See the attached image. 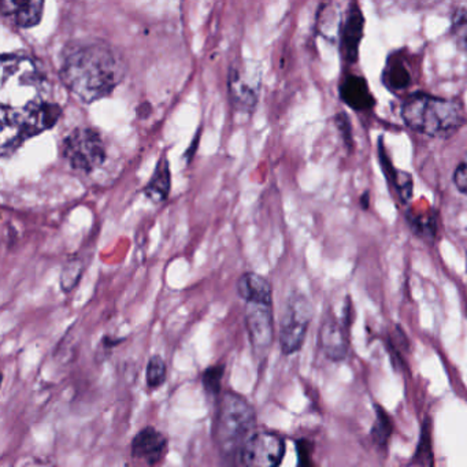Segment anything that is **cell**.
<instances>
[{"mask_svg": "<svg viewBox=\"0 0 467 467\" xmlns=\"http://www.w3.org/2000/svg\"><path fill=\"white\" fill-rule=\"evenodd\" d=\"M171 188V166H169L168 158L163 155L160 162L157 163L154 174L149 184L144 188L143 193L152 203H162L168 199Z\"/></svg>", "mask_w": 467, "mask_h": 467, "instance_id": "obj_16", "label": "cell"}, {"mask_svg": "<svg viewBox=\"0 0 467 467\" xmlns=\"http://www.w3.org/2000/svg\"><path fill=\"white\" fill-rule=\"evenodd\" d=\"M166 371L168 368H166V363L162 358L155 355L150 359L149 366H147V384L151 389H157L166 381Z\"/></svg>", "mask_w": 467, "mask_h": 467, "instance_id": "obj_20", "label": "cell"}, {"mask_svg": "<svg viewBox=\"0 0 467 467\" xmlns=\"http://www.w3.org/2000/svg\"><path fill=\"white\" fill-rule=\"evenodd\" d=\"M313 317L307 297L295 294L286 302L280 327V343L284 354L299 351Z\"/></svg>", "mask_w": 467, "mask_h": 467, "instance_id": "obj_6", "label": "cell"}, {"mask_svg": "<svg viewBox=\"0 0 467 467\" xmlns=\"http://www.w3.org/2000/svg\"><path fill=\"white\" fill-rule=\"evenodd\" d=\"M272 306L247 303L245 307V325L254 351L258 355L266 354L275 337Z\"/></svg>", "mask_w": 467, "mask_h": 467, "instance_id": "obj_9", "label": "cell"}, {"mask_svg": "<svg viewBox=\"0 0 467 467\" xmlns=\"http://www.w3.org/2000/svg\"><path fill=\"white\" fill-rule=\"evenodd\" d=\"M256 425L255 411L243 396L225 392L215 418L214 436L221 452L234 453L244 447Z\"/></svg>", "mask_w": 467, "mask_h": 467, "instance_id": "obj_4", "label": "cell"}, {"mask_svg": "<svg viewBox=\"0 0 467 467\" xmlns=\"http://www.w3.org/2000/svg\"><path fill=\"white\" fill-rule=\"evenodd\" d=\"M340 97L349 108L358 111L368 110L373 108V95L370 94L368 83L360 76H348L340 86Z\"/></svg>", "mask_w": 467, "mask_h": 467, "instance_id": "obj_14", "label": "cell"}, {"mask_svg": "<svg viewBox=\"0 0 467 467\" xmlns=\"http://www.w3.org/2000/svg\"><path fill=\"white\" fill-rule=\"evenodd\" d=\"M297 448V466L296 467H313V459H311V444L307 440H299Z\"/></svg>", "mask_w": 467, "mask_h": 467, "instance_id": "obj_23", "label": "cell"}, {"mask_svg": "<svg viewBox=\"0 0 467 467\" xmlns=\"http://www.w3.org/2000/svg\"><path fill=\"white\" fill-rule=\"evenodd\" d=\"M392 420L389 415L381 407H377L376 422L371 429V437H373L374 442L379 445H387L388 440L392 434Z\"/></svg>", "mask_w": 467, "mask_h": 467, "instance_id": "obj_18", "label": "cell"}, {"mask_svg": "<svg viewBox=\"0 0 467 467\" xmlns=\"http://www.w3.org/2000/svg\"><path fill=\"white\" fill-rule=\"evenodd\" d=\"M452 34L459 43L467 46V9L456 10L453 13Z\"/></svg>", "mask_w": 467, "mask_h": 467, "instance_id": "obj_22", "label": "cell"}, {"mask_svg": "<svg viewBox=\"0 0 467 467\" xmlns=\"http://www.w3.org/2000/svg\"><path fill=\"white\" fill-rule=\"evenodd\" d=\"M261 91V72L258 67L239 62L229 67L228 92L232 106L240 111H253Z\"/></svg>", "mask_w": 467, "mask_h": 467, "instance_id": "obj_7", "label": "cell"}, {"mask_svg": "<svg viewBox=\"0 0 467 467\" xmlns=\"http://www.w3.org/2000/svg\"><path fill=\"white\" fill-rule=\"evenodd\" d=\"M237 294L245 303L273 305L272 285L266 278L256 273H245L239 278Z\"/></svg>", "mask_w": 467, "mask_h": 467, "instance_id": "obj_15", "label": "cell"}, {"mask_svg": "<svg viewBox=\"0 0 467 467\" xmlns=\"http://www.w3.org/2000/svg\"><path fill=\"white\" fill-rule=\"evenodd\" d=\"M453 182H455V187L458 188L462 193L467 195V155L464 157V160L459 163L458 168H456L455 173H453Z\"/></svg>", "mask_w": 467, "mask_h": 467, "instance_id": "obj_24", "label": "cell"}, {"mask_svg": "<svg viewBox=\"0 0 467 467\" xmlns=\"http://www.w3.org/2000/svg\"><path fill=\"white\" fill-rule=\"evenodd\" d=\"M363 26H365V20H363L359 6L355 4L351 5L347 12L343 32H341V48H343L344 58L347 61H357L358 48H359V43L363 36Z\"/></svg>", "mask_w": 467, "mask_h": 467, "instance_id": "obj_13", "label": "cell"}, {"mask_svg": "<svg viewBox=\"0 0 467 467\" xmlns=\"http://www.w3.org/2000/svg\"><path fill=\"white\" fill-rule=\"evenodd\" d=\"M84 266L78 259L67 262L61 273V288L64 292H70L80 283L83 275Z\"/></svg>", "mask_w": 467, "mask_h": 467, "instance_id": "obj_19", "label": "cell"}, {"mask_svg": "<svg viewBox=\"0 0 467 467\" xmlns=\"http://www.w3.org/2000/svg\"><path fill=\"white\" fill-rule=\"evenodd\" d=\"M168 453V440L155 428H144L132 441V458L144 467H157Z\"/></svg>", "mask_w": 467, "mask_h": 467, "instance_id": "obj_10", "label": "cell"}, {"mask_svg": "<svg viewBox=\"0 0 467 467\" xmlns=\"http://www.w3.org/2000/svg\"><path fill=\"white\" fill-rule=\"evenodd\" d=\"M223 371H225V366L223 365L212 366L204 371L203 384L207 392L213 393V395H218L221 392Z\"/></svg>", "mask_w": 467, "mask_h": 467, "instance_id": "obj_21", "label": "cell"}, {"mask_svg": "<svg viewBox=\"0 0 467 467\" xmlns=\"http://www.w3.org/2000/svg\"><path fill=\"white\" fill-rule=\"evenodd\" d=\"M62 157L76 171L92 173L105 163L108 151L99 130L76 128L64 139Z\"/></svg>", "mask_w": 467, "mask_h": 467, "instance_id": "obj_5", "label": "cell"}, {"mask_svg": "<svg viewBox=\"0 0 467 467\" xmlns=\"http://www.w3.org/2000/svg\"><path fill=\"white\" fill-rule=\"evenodd\" d=\"M62 109L50 100L42 67L23 53L2 56L0 78V152L13 154L24 141L58 122Z\"/></svg>", "mask_w": 467, "mask_h": 467, "instance_id": "obj_1", "label": "cell"}, {"mask_svg": "<svg viewBox=\"0 0 467 467\" xmlns=\"http://www.w3.org/2000/svg\"><path fill=\"white\" fill-rule=\"evenodd\" d=\"M407 127L431 138H444L458 130L464 122L461 103L431 95H411L401 106Z\"/></svg>", "mask_w": 467, "mask_h": 467, "instance_id": "obj_3", "label": "cell"}, {"mask_svg": "<svg viewBox=\"0 0 467 467\" xmlns=\"http://www.w3.org/2000/svg\"><path fill=\"white\" fill-rule=\"evenodd\" d=\"M322 349L330 359L340 360L347 355L348 338H347V322H338L336 318H327L322 324L319 335Z\"/></svg>", "mask_w": 467, "mask_h": 467, "instance_id": "obj_12", "label": "cell"}, {"mask_svg": "<svg viewBox=\"0 0 467 467\" xmlns=\"http://www.w3.org/2000/svg\"><path fill=\"white\" fill-rule=\"evenodd\" d=\"M45 2L42 0H2L0 13L5 17L13 18L16 26L28 29L42 21Z\"/></svg>", "mask_w": 467, "mask_h": 467, "instance_id": "obj_11", "label": "cell"}, {"mask_svg": "<svg viewBox=\"0 0 467 467\" xmlns=\"http://www.w3.org/2000/svg\"><path fill=\"white\" fill-rule=\"evenodd\" d=\"M59 76L81 102L92 103L113 94L127 76V64L108 43L76 42L65 48Z\"/></svg>", "mask_w": 467, "mask_h": 467, "instance_id": "obj_2", "label": "cell"}, {"mask_svg": "<svg viewBox=\"0 0 467 467\" xmlns=\"http://www.w3.org/2000/svg\"><path fill=\"white\" fill-rule=\"evenodd\" d=\"M384 83L392 91L406 89L411 84V75L403 62L390 61L384 72Z\"/></svg>", "mask_w": 467, "mask_h": 467, "instance_id": "obj_17", "label": "cell"}, {"mask_svg": "<svg viewBox=\"0 0 467 467\" xmlns=\"http://www.w3.org/2000/svg\"><path fill=\"white\" fill-rule=\"evenodd\" d=\"M285 453L283 437L270 431L253 434L242 448L245 467H278Z\"/></svg>", "mask_w": 467, "mask_h": 467, "instance_id": "obj_8", "label": "cell"}]
</instances>
